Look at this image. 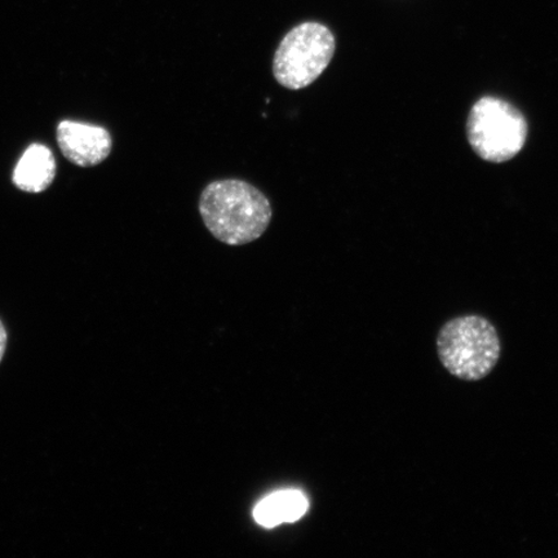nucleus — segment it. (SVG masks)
I'll list each match as a JSON object with an SVG mask.
<instances>
[{"mask_svg": "<svg viewBox=\"0 0 558 558\" xmlns=\"http://www.w3.org/2000/svg\"><path fill=\"white\" fill-rule=\"evenodd\" d=\"M56 162L45 145L34 144L24 153L13 171V183L27 193H40L52 184Z\"/></svg>", "mask_w": 558, "mask_h": 558, "instance_id": "423d86ee", "label": "nucleus"}, {"mask_svg": "<svg viewBox=\"0 0 558 558\" xmlns=\"http://www.w3.org/2000/svg\"><path fill=\"white\" fill-rule=\"evenodd\" d=\"M439 361L456 378L478 381L498 365L501 343L497 329L485 317L470 314L450 319L437 337Z\"/></svg>", "mask_w": 558, "mask_h": 558, "instance_id": "f03ea898", "label": "nucleus"}, {"mask_svg": "<svg viewBox=\"0 0 558 558\" xmlns=\"http://www.w3.org/2000/svg\"><path fill=\"white\" fill-rule=\"evenodd\" d=\"M7 344H9V332H7L5 326L0 319V362L4 357Z\"/></svg>", "mask_w": 558, "mask_h": 558, "instance_id": "6e6552de", "label": "nucleus"}, {"mask_svg": "<svg viewBox=\"0 0 558 558\" xmlns=\"http://www.w3.org/2000/svg\"><path fill=\"white\" fill-rule=\"evenodd\" d=\"M58 143L62 155L80 167L102 163L113 148V138L107 129L74 121L59 124Z\"/></svg>", "mask_w": 558, "mask_h": 558, "instance_id": "39448f33", "label": "nucleus"}, {"mask_svg": "<svg viewBox=\"0 0 558 558\" xmlns=\"http://www.w3.org/2000/svg\"><path fill=\"white\" fill-rule=\"evenodd\" d=\"M310 501L300 490H282L268 495L254 509V519L260 526L271 529L295 522L308 511Z\"/></svg>", "mask_w": 558, "mask_h": 558, "instance_id": "0eeeda50", "label": "nucleus"}, {"mask_svg": "<svg viewBox=\"0 0 558 558\" xmlns=\"http://www.w3.org/2000/svg\"><path fill=\"white\" fill-rule=\"evenodd\" d=\"M199 213L208 232L229 246L259 240L274 215L267 195L236 179L208 184L201 194Z\"/></svg>", "mask_w": 558, "mask_h": 558, "instance_id": "f257e3e1", "label": "nucleus"}, {"mask_svg": "<svg viewBox=\"0 0 558 558\" xmlns=\"http://www.w3.org/2000/svg\"><path fill=\"white\" fill-rule=\"evenodd\" d=\"M335 50L337 40L329 27L306 21L279 44L274 59L275 78L291 90L308 87L329 68Z\"/></svg>", "mask_w": 558, "mask_h": 558, "instance_id": "7ed1b4c3", "label": "nucleus"}, {"mask_svg": "<svg viewBox=\"0 0 558 558\" xmlns=\"http://www.w3.org/2000/svg\"><path fill=\"white\" fill-rule=\"evenodd\" d=\"M527 122L513 105L483 97L473 105L466 134L477 156L493 163H504L522 150L527 140Z\"/></svg>", "mask_w": 558, "mask_h": 558, "instance_id": "20e7f679", "label": "nucleus"}]
</instances>
